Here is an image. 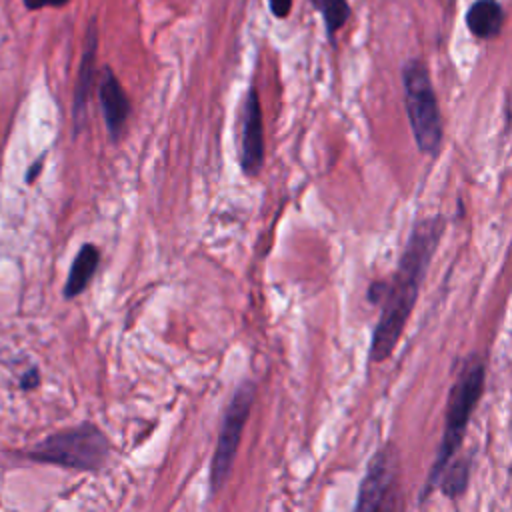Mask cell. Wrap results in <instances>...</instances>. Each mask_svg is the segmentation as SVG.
<instances>
[{
  "label": "cell",
  "instance_id": "obj_1",
  "mask_svg": "<svg viewBox=\"0 0 512 512\" xmlns=\"http://www.w3.org/2000/svg\"><path fill=\"white\" fill-rule=\"evenodd\" d=\"M444 230L446 218L440 214L418 220L412 226L394 278L392 282H386L384 296L380 300L382 312L370 342V362H384L394 352Z\"/></svg>",
  "mask_w": 512,
  "mask_h": 512
},
{
  "label": "cell",
  "instance_id": "obj_2",
  "mask_svg": "<svg viewBox=\"0 0 512 512\" xmlns=\"http://www.w3.org/2000/svg\"><path fill=\"white\" fill-rule=\"evenodd\" d=\"M484 362L478 354H470L460 372L456 382L450 388L448 394V406H446V422H444V434H442V442L438 446V454L436 460L428 472L424 490H422V500L428 498V494L436 488L438 478L442 474V470L446 468V464L456 456V452L462 446L464 434H466V426L468 420L482 396L484 390Z\"/></svg>",
  "mask_w": 512,
  "mask_h": 512
},
{
  "label": "cell",
  "instance_id": "obj_3",
  "mask_svg": "<svg viewBox=\"0 0 512 512\" xmlns=\"http://www.w3.org/2000/svg\"><path fill=\"white\" fill-rule=\"evenodd\" d=\"M402 82L414 142L422 154L434 156L442 146L444 130L428 68L420 60H410L402 70Z\"/></svg>",
  "mask_w": 512,
  "mask_h": 512
},
{
  "label": "cell",
  "instance_id": "obj_4",
  "mask_svg": "<svg viewBox=\"0 0 512 512\" xmlns=\"http://www.w3.org/2000/svg\"><path fill=\"white\" fill-rule=\"evenodd\" d=\"M28 456L66 468L98 470L110 456V440L96 424L84 422L76 428L48 436L28 452Z\"/></svg>",
  "mask_w": 512,
  "mask_h": 512
},
{
  "label": "cell",
  "instance_id": "obj_5",
  "mask_svg": "<svg viewBox=\"0 0 512 512\" xmlns=\"http://www.w3.org/2000/svg\"><path fill=\"white\" fill-rule=\"evenodd\" d=\"M256 398V384L252 380H244L234 390L222 418L216 450L210 464V492L218 494V490L226 484L230 470L236 460V452L242 440L244 426L248 422L250 410Z\"/></svg>",
  "mask_w": 512,
  "mask_h": 512
},
{
  "label": "cell",
  "instance_id": "obj_6",
  "mask_svg": "<svg viewBox=\"0 0 512 512\" xmlns=\"http://www.w3.org/2000/svg\"><path fill=\"white\" fill-rule=\"evenodd\" d=\"M398 476H400V454H398V448L388 442L370 458L354 508L356 510L396 508Z\"/></svg>",
  "mask_w": 512,
  "mask_h": 512
},
{
  "label": "cell",
  "instance_id": "obj_7",
  "mask_svg": "<svg viewBox=\"0 0 512 512\" xmlns=\"http://www.w3.org/2000/svg\"><path fill=\"white\" fill-rule=\"evenodd\" d=\"M264 164V124L256 88H250L240 112V168L246 176L260 174Z\"/></svg>",
  "mask_w": 512,
  "mask_h": 512
},
{
  "label": "cell",
  "instance_id": "obj_8",
  "mask_svg": "<svg viewBox=\"0 0 512 512\" xmlns=\"http://www.w3.org/2000/svg\"><path fill=\"white\" fill-rule=\"evenodd\" d=\"M98 98H100L108 134L116 142L120 138V134L124 132L128 114H130V102H128L124 88L120 86L118 78L114 76V72L110 68H104V74H102V80L98 86Z\"/></svg>",
  "mask_w": 512,
  "mask_h": 512
},
{
  "label": "cell",
  "instance_id": "obj_9",
  "mask_svg": "<svg viewBox=\"0 0 512 512\" xmlns=\"http://www.w3.org/2000/svg\"><path fill=\"white\" fill-rule=\"evenodd\" d=\"M96 26L92 24L86 36V46H84V54H82V62H80V72H78V82H76V90H74V120H76V132L82 128L84 122V110H86V102L90 96V88L94 82V64H96Z\"/></svg>",
  "mask_w": 512,
  "mask_h": 512
},
{
  "label": "cell",
  "instance_id": "obj_10",
  "mask_svg": "<svg viewBox=\"0 0 512 512\" xmlns=\"http://www.w3.org/2000/svg\"><path fill=\"white\" fill-rule=\"evenodd\" d=\"M98 262H100V252L94 244H84L72 266H70V272H68V278H66V284H64V296L66 298H74L78 294H82L88 286V282L92 280L96 268H98Z\"/></svg>",
  "mask_w": 512,
  "mask_h": 512
},
{
  "label": "cell",
  "instance_id": "obj_11",
  "mask_svg": "<svg viewBox=\"0 0 512 512\" xmlns=\"http://www.w3.org/2000/svg\"><path fill=\"white\" fill-rule=\"evenodd\" d=\"M466 22L474 36L488 40V38H494L500 34V28L504 22V12H502L500 4H496L494 0H478L468 10Z\"/></svg>",
  "mask_w": 512,
  "mask_h": 512
},
{
  "label": "cell",
  "instance_id": "obj_12",
  "mask_svg": "<svg viewBox=\"0 0 512 512\" xmlns=\"http://www.w3.org/2000/svg\"><path fill=\"white\" fill-rule=\"evenodd\" d=\"M470 476V464L464 458H452L438 478V488L446 498H460L466 492Z\"/></svg>",
  "mask_w": 512,
  "mask_h": 512
},
{
  "label": "cell",
  "instance_id": "obj_13",
  "mask_svg": "<svg viewBox=\"0 0 512 512\" xmlns=\"http://www.w3.org/2000/svg\"><path fill=\"white\" fill-rule=\"evenodd\" d=\"M312 4L322 12L328 34H334L350 18V6L346 0H312Z\"/></svg>",
  "mask_w": 512,
  "mask_h": 512
},
{
  "label": "cell",
  "instance_id": "obj_14",
  "mask_svg": "<svg viewBox=\"0 0 512 512\" xmlns=\"http://www.w3.org/2000/svg\"><path fill=\"white\" fill-rule=\"evenodd\" d=\"M384 288H386V282H372L368 292H366V298L372 302V304H380L382 296H384Z\"/></svg>",
  "mask_w": 512,
  "mask_h": 512
},
{
  "label": "cell",
  "instance_id": "obj_15",
  "mask_svg": "<svg viewBox=\"0 0 512 512\" xmlns=\"http://www.w3.org/2000/svg\"><path fill=\"white\" fill-rule=\"evenodd\" d=\"M290 6H292V0H270V10H272V14L278 16V18L288 16Z\"/></svg>",
  "mask_w": 512,
  "mask_h": 512
},
{
  "label": "cell",
  "instance_id": "obj_16",
  "mask_svg": "<svg viewBox=\"0 0 512 512\" xmlns=\"http://www.w3.org/2000/svg\"><path fill=\"white\" fill-rule=\"evenodd\" d=\"M68 2L70 0H24V6L28 10H38V8H44V6H64Z\"/></svg>",
  "mask_w": 512,
  "mask_h": 512
},
{
  "label": "cell",
  "instance_id": "obj_17",
  "mask_svg": "<svg viewBox=\"0 0 512 512\" xmlns=\"http://www.w3.org/2000/svg\"><path fill=\"white\" fill-rule=\"evenodd\" d=\"M38 382H40L38 372H36V370H30V372L22 378V384H20V386H22V388H34Z\"/></svg>",
  "mask_w": 512,
  "mask_h": 512
},
{
  "label": "cell",
  "instance_id": "obj_18",
  "mask_svg": "<svg viewBox=\"0 0 512 512\" xmlns=\"http://www.w3.org/2000/svg\"><path fill=\"white\" fill-rule=\"evenodd\" d=\"M40 166H42V162L38 160V162H36V166H34V168L28 172V182H32V180L36 178V172H38V168H40Z\"/></svg>",
  "mask_w": 512,
  "mask_h": 512
}]
</instances>
